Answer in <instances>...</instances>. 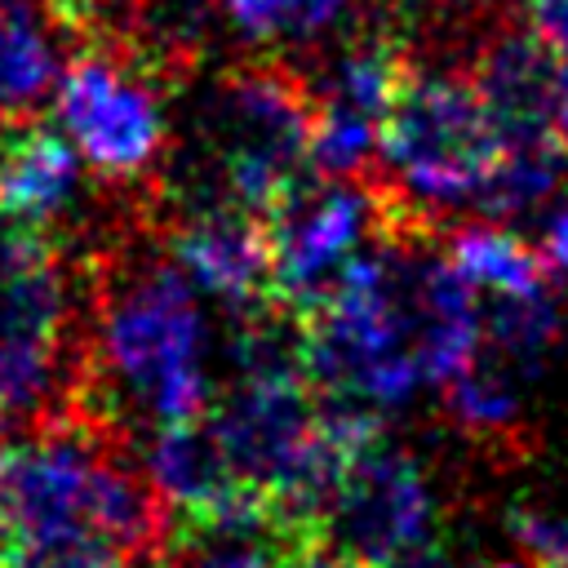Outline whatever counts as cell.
<instances>
[{"instance_id": "obj_17", "label": "cell", "mask_w": 568, "mask_h": 568, "mask_svg": "<svg viewBox=\"0 0 568 568\" xmlns=\"http://www.w3.org/2000/svg\"><path fill=\"white\" fill-rule=\"evenodd\" d=\"M564 333V311L555 288L537 297H493L484 302V351L506 359L519 377H537Z\"/></svg>"}, {"instance_id": "obj_8", "label": "cell", "mask_w": 568, "mask_h": 568, "mask_svg": "<svg viewBox=\"0 0 568 568\" xmlns=\"http://www.w3.org/2000/svg\"><path fill=\"white\" fill-rule=\"evenodd\" d=\"M320 537L359 568H382L439 546V497L426 466L382 426L368 430L333 484Z\"/></svg>"}, {"instance_id": "obj_10", "label": "cell", "mask_w": 568, "mask_h": 568, "mask_svg": "<svg viewBox=\"0 0 568 568\" xmlns=\"http://www.w3.org/2000/svg\"><path fill=\"white\" fill-rule=\"evenodd\" d=\"M408 75V62L395 36L364 31L346 36L324 75L315 80V120H311V173L359 178L382 155L386 115Z\"/></svg>"}, {"instance_id": "obj_26", "label": "cell", "mask_w": 568, "mask_h": 568, "mask_svg": "<svg viewBox=\"0 0 568 568\" xmlns=\"http://www.w3.org/2000/svg\"><path fill=\"white\" fill-rule=\"evenodd\" d=\"M470 568H532V564H519V559H479Z\"/></svg>"}, {"instance_id": "obj_13", "label": "cell", "mask_w": 568, "mask_h": 568, "mask_svg": "<svg viewBox=\"0 0 568 568\" xmlns=\"http://www.w3.org/2000/svg\"><path fill=\"white\" fill-rule=\"evenodd\" d=\"M89 164L53 124H22L0 138V222L49 235L84 200Z\"/></svg>"}, {"instance_id": "obj_1", "label": "cell", "mask_w": 568, "mask_h": 568, "mask_svg": "<svg viewBox=\"0 0 568 568\" xmlns=\"http://www.w3.org/2000/svg\"><path fill=\"white\" fill-rule=\"evenodd\" d=\"M484 351V297L422 231H382L302 315V364L333 404L368 417L408 408Z\"/></svg>"}, {"instance_id": "obj_24", "label": "cell", "mask_w": 568, "mask_h": 568, "mask_svg": "<svg viewBox=\"0 0 568 568\" xmlns=\"http://www.w3.org/2000/svg\"><path fill=\"white\" fill-rule=\"evenodd\" d=\"M528 27L559 53L568 58V0H524Z\"/></svg>"}, {"instance_id": "obj_3", "label": "cell", "mask_w": 568, "mask_h": 568, "mask_svg": "<svg viewBox=\"0 0 568 568\" xmlns=\"http://www.w3.org/2000/svg\"><path fill=\"white\" fill-rule=\"evenodd\" d=\"M169 510L142 466H129L84 422H53L0 444V550L106 541L129 559L160 550Z\"/></svg>"}, {"instance_id": "obj_6", "label": "cell", "mask_w": 568, "mask_h": 568, "mask_svg": "<svg viewBox=\"0 0 568 568\" xmlns=\"http://www.w3.org/2000/svg\"><path fill=\"white\" fill-rule=\"evenodd\" d=\"M75 280L49 235L0 222V408L40 417L67 386Z\"/></svg>"}, {"instance_id": "obj_15", "label": "cell", "mask_w": 568, "mask_h": 568, "mask_svg": "<svg viewBox=\"0 0 568 568\" xmlns=\"http://www.w3.org/2000/svg\"><path fill=\"white\" fill-rule=\"evenodd\" d=\"M222 22L253 49L302 53L346 36L368 0H217Z\"/></svg>"}, {"instance_id": "obj_23", "label": "cell", "mask_w": 568, "mask_h": 568, "mask_svg": "<svg viewBox=\"0 0 568 568\" xmlns=\"http://www.w3.org/2000/svg\"><path fill=\"white\" fill-rule=\"evenodd\" d=\"M532 244L541 253V266L555 284L568 280V200H550L541 213H537V231H532Z\"/></svg>"}, {"instance_id": "obj_7", "label": "cell", "mask_w": 568, "mask_h": 568, "mask_svg": "<svg viewBox=\"0 0 568 568\" xmlns=\"http://www.w3.org/2000/svg\"><path fill=\"white\" fill-rule=\"evenodd\" d=\"M53 124L80 151L89 173L106 182L146 178L169 146V111L146 67L124 44L80 49L53 89Z\"/></svg>"}, {"instance_id": "obj_9", "label": "cell", "mask_w": 568, "mask_h": 568, "mask_svg": "<svg viewBox=\"0 0 568 568\" xmlns=\"http://www.w3.org/2000/svg\"><path fill=\"white\" fill-rule=\"evenodd\" d=\"M262 222L271 240V293L293 315H306L386 231V204L355 178L306 173L271 204Z\"/></svg>"}, {"instance_id": "obj_16", "label": "cell", "mask_w": 568, "mask_h": 568, "mask_svg": "<svg viewBox=\"0 0 568 568\" xmlns=\"http://www.w3.org/2000/svg\"><path fill=\"white\" fill-rule=\"evenodd\" d=\"M62 75V53L53 27L27 4H0V115L31 111L36 102L53 98Z\"/></svg>"}, {"instance_id": "obj_11", "label": "cell", "mask_w": 568, "mask_h": 568, "mask_svg": "<svg viewBox=\"0 0 568 568\" xmlns=\"http://www.w3.org/2000/svg\"><path fill=\"white\" fill-rule=\"evenodd\" d=\"M169 257L182 275L231 315L275 302L271 293V240L266 222L235 204H195L169 235Z\"/></svg>"}, {"instance_id": "obj_25", "label": "cell", "mask_w": 568, "mask_h": 568, "mask_svg": "<svg viewBox=\"0 0 568 568\" xmlns=\"http://www.w3.org/2000/svg\"><path fill=\"white\" fill-rule=\"evenodd\" d=\"M559 142L568 146V58H559Z\"/></svg>"}, {"instance_id": "obj_19", "label": "cell", "mask_w": 568, "mask_h": 568, "mask_svg": "<svg viewBox=\"0 0 568 568\" xmlns=\"http://www.w3.org/2000/svg\"><path fill=\"white\" fill-rule=\"evenodd\" d=\"M524 382L506 359H497L493 351H479V359L470 368H462L439 395L448 417L470 430V435H501L506 426H515L519 404H524Z\"/></svg>"}, {"instance_id": "obj_28", "label": "cell", "mask_w": 568, "mask_h": 568, "mask_svg": "<svg viewBox=\"0 0 568 568\" xmlns=\"http://www.w3.org/2000/svg\"><path fill=\"white\" fill-rule=\"evenodd\" d=\"M0 4H4V0H0Z\"/></svg>"}, {"instance_id": "obj_21", "label": "cell", "mask_w": 568, "mask_h": 568, "mask_svg": "<svg viewBox=\"0 0 568 568\" xmlns=\"http://www.w3.org/2000/svg\"><path fill=\"white\" fill-rule=\"evenodd\" d=\"M186 568H288L284 532H240V537H186Z\"/></svg>"}, {"instance_id": "obj_4", "label": "cell", "mask_w": 568, "mask_h": 568, "mask_svg": "<svg viewBox=\"0 0 568 568\" xmlns=\"http://www.w3.org/2000/svg\"><path fill=\"white\" fill-rule=\"evenodd\" d=\"M311 93L280 67L217 75L195 111V200L266 217L311 173Z\"/></svg>"}, {"instance_id": "obj_14", "label": "cell", "mask_w": 568, "mask_h": 568, "mask_svg": "<svg viewBox=\"0 0 568 568\" xmlns=\"http://www.w3.org/2000/svg\"><path fill=\"white\" fill-rule=\"evenodd\" d=\"M444 253L475 284V293L484 302H493V297H537V293L555 288V280L541 266L537 244L528 235H519L510 222H493V217L462 222L444 240Z\"/></svg>"}, {"instance_id": "obj_22", "label": "cell", "mask_w": 568, "mask_h": 568, "mask_svg": "<svg viewBox=\"0 0 568 568\" xmlns=\"http://www.w3.org/2000/svg\"><path fill=\"white\" fill-rule=\"evenodd\" d=\"M0 568H133L106 541H62V546H4Z\"/></svg>"}, {"instance_id": "obj_12", "label": "cell", "mask_w": 568, "mask_h": 568, "mask_svg": "<svg viewBox=\"0 0 568 568\" xmlns=\"http://www.w3.org/2000/svg\"><path fill=\"white\" fill-rule=\"evenodd\" d=\"M501 146H564L559 142V58L532 31H497L470 67ZM568 151V146H564Z\"/></svg>"}, {"instance_id": "obj_5", "label": "cell", "mask_w": 568, "mask_h": 568, "mask_svg": "<svg viewBox=\"0 0 568 568\" xmlns=\"http://www.w3.org/2000/svg\"><path fill=\"white\" fill-rule=\"evenodd\" d=\"M501 133L475 93L470 75L408 67L395 106L386 115L382 155L395 200L426 217L453 209H479V195L501 160Z\"/></svg>"}, {"instance_id": "obj_18", "label": "cell", "mask_w": 568, "mask_h": 568, "mask_svg": "<svg viewBox=\"0 0 568 568\" xmlns=\"http://www.w3.org/2000/svg\"><path fill=\"white\" fill-rule=\"evenodd\" d=\"M222 22L217 0H133V53L146 67L195 62Z\"/></svg>"}, {"instance_id": "obj_2", "label": "cell", "mask_w": 568, "mask_h": 568, "mask_svg": "<svg viewBox=\"0 0 568 568\" xmlns=\"http://www.w3.org/2000/svg\"><path fill=\"white\" fill-rule=\"evenodd\" d=\"M209 342L204 293L173 257H142L98 293L84 373L115 417L146 430L200 422L217 395Z\"/></svg>"}, {"instance_id": "obj_20", "label": "cell", "mask_w": 568, "mask_h": 568, "mask_svg": "<svg viewBox=\"0 0 568 568\" xmlns=\"http://www.w3.org/2000/svg\"><path fill=\"white\" fill-rule=\"evenodd\" d=\"M506 532L532 568H568V484L510 501Z\"/></svg>"}, {"instance_id": "obj_27", "label": "cell", "mask_w": 568, "mask_h": 568, "mask_svg": "<svg viewBox=\"0 0 568 568\" xmlns=\"http://www.w3.org/2000/svg\"><path fill=\"white\" fill-rule=\"evenodd\" d=\"M0 138H4V133H0Z\"/></svg>"}]
</instances>
